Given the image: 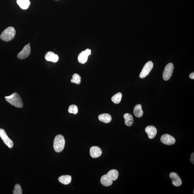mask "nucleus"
I'll list each match as a JSON object with an SVG mask.
<instances>
[{
    "mask_svg": "<svg viewBox=\"0 0 194 194\" xmlns=\"http://www.w3.org/2000/svg\"><path fill=\"white\" fill-rule=\"evenodd\" d=\"M8 102L16 107L21 108L23 106V103L20 96L18 93H14L9 96L5 97Z\"/></svg>",
    "mask_w": 194,
    "mask_h": 194,
    "instance_id": "f257e3e1",
    "label": "nucleus"
},
{
    "mask_svg": "<svg viewBox=\"0 0 194 194\" xmlns=\"http://www.w3.org/2000/svg\"><path fill=\"white\" fill-rule=\"evenodd\" d=\"M16 34V30L12 27H9L2 32L0 38L5 41H11L14 38Z\"/></svg>",
    "mask_w": 194,
    "mask_h": 194,
    "instance_id": "f03ea898",
    "label": "nucleus"
},
{
    "mask_svg": "<svg viewBox=\"0 0 194 194\" xmlns=\"http://www.w3.org/2000/svg\"><path fill=\"white\" fill-rule=\"evenodd\" d=\"M65 145V140L62 135H57L54 138L53 147L55 151L60 153L64 149Z\"/></svg>",
    "mask_w": 194,
    "mask_h": 194,
    "instance_id": "7ed1b4c3",
    "label": "nucleus"
},
{
    "mask_svg": "<svg viewBox=\"0 0 194 194\" xmlns=\"http://www.w3.org/2000/svg\"><path fill=\"white\" fill-rule=\"evenodd\" d=\"M174 66L173 63H170L166 65L163 73V78L165 81H168L173 74Z\"/></svg>",
    "mask_w": 194,
    "mask_h": 194,
    "instance_id": "20e7f679",
    "label": "nucleus"
},
{
    "mask_svg": "<svg viewBox=\"0 0 194 194\" xmlns=\"http://www.w3.org/2000/svg\"><path fill=\"white\" fill-rule=\"evenodd\" d=\"M153 62L150 61L147 62L144 66L141 72H140V78H143L149 74L153 67Z\"/></svg>",
    "mask_w": 194,
    "mask_h": 194,
    "instance_id": "39448f33",
    "label": "nucleus"
},
{
    "mask_svg": "<svg viewBox=\"0 0 194 194\" xmlns=\"http://www.w3.org/2000/svg\"><path fill=\"white\" fill-rule=\"evenodd\" d=\"M0 137L8 148H12L13 143L12 140L8 138L6 131L3 129H0Z\"/></svg>",
    "mask_w": 194,
    "mask_h": 194,
    "instance_id": "423d86ee",
    "label": "nucleus"
},
{
    "mask_svg": "<svg viewBox=\"0 0 194 194\" xmlns=\"http://www.w3.org/2000/svg\"><path fill=\"white\" fill-rule=\"evenodd\" d=\"M31 53V47L30 44L26 45L23 49L18 53L17 58L20 59H23L27 58Z\"/></svg>",
    "mask_w": 194,
    "mask_h": 194,
    "instance_id": "0eeeda50",
    "label": "nucleus"
},
{
    "mask_svg": "<svg viewBox=\"0 0 194 194\" xmlns=\"http://www.w3.org/2000/svg\"><path fill=\"white\" fill-rule=\"evenodd\" d=\"M91 50L86 49L80 53L78 57V61L81 64H84L88 61V56L91 55Z\"/></svg>",
    "mask_w": 194,
    "mask_h": 194,
    "instance_id": "6e6552de",
    "label": "nucleus"
},
{
    "mask_svg": "<svg viewBox=\"0 0 194 194\" xmlns=\"http://www.w3.org/2000/svg\"><path fill=\"white\" fill-rule=\"evenodd\" d=\"M160 140L162 143L167 145H173L175 143V138L168 134L162 135Z\"/></svg>",
    "mask_w": 194,
    "mask_h": 194,
    "instance_id": "1a4fd4ad",
    "label": "nucleus"
},
{
    "mask_svg": "<svg viewBox=\"0 0 194 194\" xmlns=\"http://www.w3.org/2000/svg\"><path fill=\"white\" fill-rule=\"evenodd\" d=\"M169 176L172 180V183L174 186L179 187L182 184L181 179L177 174L175 172H172L170 174Z\"/></svg>",
    "mask_w": 194,
    "mask_h": 194,
    "instance_id": "9d476101",
    "label": "nucleus"
},
{
    "mask_svg": "<svg viewBox=\"0 0 194 194\" xmlns=\"http://www.w3.org/2000/svg\"><path fill=\"white\" fill-rule=\"evenodd\" d=\"M90 153L92 158H96L101 156L102 151L99 147L94 146L90 148Z\"/></svg>",
    "mask_w": 194,
    "mask_h": 194,
    "instance_id": "9b49d317",
    "label": "nucleus"
},
{
    "mask_svg": "<svg viewBox=\"0 0 194 194\" xmlns=\"http://www.w3.org/2000/svg\"><path fill=\"white\" fill-rule=\"evenodd\" d=\"M145 132L148 135V138L152 139L155 138L156 135L157 130L154 126L149 125L145 128Z\"/></svg>",
    "mask_w": 194,
    "mask_h": 194,
    "instance_id": "f8f14e48",
    "label": "nucleus"
},
{
    "mask_svg": "<svg viewBox=\"0 0 194 194\" xmlns=\"http://www.w3.org/2000/svg\"><path fill=\"white\" fill-rule=\"evenodd\" d=\"M45 58L47 61L54 63L57 62L59 59L58 55L51 51L48 52L45 55Z\"/></svg>",
    "mask_w": 194,
    "mask_h": 194,
    "instance_id": "ddd939ff",
    "label": "nucleus"
},
{
    "mask_svg": "<svg viewBox=\"0 0 194 194\" xmlns=\"http://www.w3.org/2000/svg\"><path fill=\"white\" fill-rule=\"evenodd\" d=\"M113 181L107 174L103 175L100 180V182L102 185L105 187H109L111 185H112Z\"/></svg>",
    "mask_w": 194,
    "mask_h": 194,
    "instance_id": "4468645a",
    "label": "nucleus"
},
{
    "mask_svg": "<svg viewBox=\"0 0 194 194\" xmlns=\"http://www.w3.org/2000/svg\"><path fill=\"white\" fill-rule=\"evenodd\" d=\"M98 118L100 121L106 123H109L112 120L111 115L107 113L100 115L98 117Z\"/></svg>",
    "mask_w": 194,
    "mask_h": 194,
    "instance_id": "2eb2a0df",
    "label": "nucleus"
},
{
    "mask_svg": "<svg viewBox=\"0 0 194 194\" xmlns=\"http://www.w3.org/2000/svg\"><path fill=\"white\" fill-rule=\"evenodd\" d=\"M17 3L20 7L23 9H28L31 4L29 0H17Z\"/></svg>",
    "mask_w": 194,
    "mask_h": 194,
    "instance_id": "dca6fc26",
    "label": "nucleus"
},
{
    "mask_svg": "<svg viewBox=\"0 0 194 194\" xmlns=\"http://www.w3.org/2000/svg\"><path fill=\"white\" fill-rule=\"evenodd\" d=\"M134 114L137 117L140 118L143 117V111L142 109L141 105L138 104L135 105L133 111Z\"/></svg>",
    "mask_w": 194,
    "mask_h": 194,
    "instance_id": "f3484780",
    "label": "nucleus"
},
{
    "mask_svg": "<svg viewBox=\"0 0 194 194\" xmlns=\"http://www.w3.org/2000/svg\"><path fill=\"white\" fill-rule=\"evenodd\" d=\"M60 183L64 185H67L71 183L72 177L69 175H62L58 178Z\"/></svg>",
    "mask_w": 194,
    "mask_h": 194,
    "instance_id": "a211bd4d",
    "label": "nucleus"
},
{
    "mask_svg": "<svg viewBox=\"0 0 194 194\" xmlns=\"http://www.w3.org/2000/svg\"><path fill=\"white\" fill-rule=\"evenodd\" d=\"M125 119V123L127 126L130 127L133 125V116L129 113H126L124 115Z\"/></svg>",
    "mask_w": 194,
    "mask_h": 194,
    "instance_id": "6ab92c4d",
    "label": "nucleus"
},
{
    "mask_svg": "<svg viewBox=\"0 0 194 194\" xmlns=\"http://www.w3.org/2000/svg\"><path fill=\"white\" fill-rule=\"evenodd\" d=\"M107 174L110 177L113 181H115L118 179L119 176V173L117 170L113 169L110 170L107 173Z\"/></svg>",
    "mask_w": 194,
    "mask_h": 194,
    "instance_id": "aec40b11",
    "label": "nucleus"
},
{
    "mask_svg": "<svg viewBox=\"0 0 194 194\" xmlns=\"http://www.w3.org/2000/svg\"><path fill=\"white\" fill-rule=\"evenodd\" d=\"M122 96V95L121 93H117L112 97L111 98L112 101L115 104H118L121 101Z\"/></svg>",
    "mask_w": 194,
    "mask_h": 194,
    "instance_id": "412c9836",
    "label": "nucleus"
},
{
    "mask_svg": "<svg viewBox=\"0 0 194 194\" xmlns=\"http://www.w3.org/2000/svg\"><path fill=\"white\" fill-rule=\"evenodd\" d=\"M71 81L72 83L79 85L81 82V77L77 73H75L73 75L72 78L71 80Z\"/></svg>",
    "mask_w": 194,
    "mask_h": 194,
    "instance_id": "4be33fe9",
    "label": "nucleus"
},
{
    "mask_svg": "<svg viewBox=\"0 0 194 194\" xmlns=\"http://www.w3.org/2000/svg\"><path fill=\"white\" fill-rule=\"evenodd\" d=\"M68 112L76 114L78 112V107L76 105H71L69 106L68 109Z\"/></svg>",
    "mask_w": 194,
    "mask_h": 194,
    "instance_id": "5701e85b",
    "label": "nucleus"
},
{
    "mask_svg": "<svg viewBox=\"0 0 194 194\" xmlns=\"http://www.w3.org/2000/svg\"><path fill=\"white\" fill-rule=\"evenodd\" d=\"M14 190H13V194H22V190L21 185L19 184H16L14 187Z\"/></svg>",
    "mask_w": 194,
    "mask_h": 194,
    "instance_id": "b1692460",
    "label": "nucleus"
},
{
    "mask_svg": "<svg viewBox=\"0 0 194 194\" xmlns=\"http://www.w3.org/2000/svg\"><path fill=\"white\" fill-rule=\"evenodd\" d=\"M194 153H192L191 154V157H190V161H191V163H193V164H194Z\"/></svg>",
    "mask_w": 194,
    "mask_h": 194,
    "instance_id": "393cba45",
    "label": "nucleus"
},
{
    "mask_svg": "<svg viewBox=\"0 0 194 194\" xmlns=\"http://www.w3.org/2000/svg\"><path fill=\"white\" fill-rule=\"evenodd\" d=\"M190 77L192 79H194V73H192L190 75Z\"/></svg>",
    "mask_w": 194,
    "mask_h": 194,
    "instance_id": "a878e982",
    "label": "nucleus"
},
{
    "mask_svg": "<svg viewBox=\"0 0 194 194\" xmlns=\"http://www.w3.org/2000/svg\"><path fill=\"white\" fill-rule=\"evenodd\" d=\"M56 1H58V0H56Z\"/></svg>",
    "mask_w": 194,
    "mask_h": 194,
    "instance_id": "bb28decb",
    "label": "nucleus"
}]
</instances>
